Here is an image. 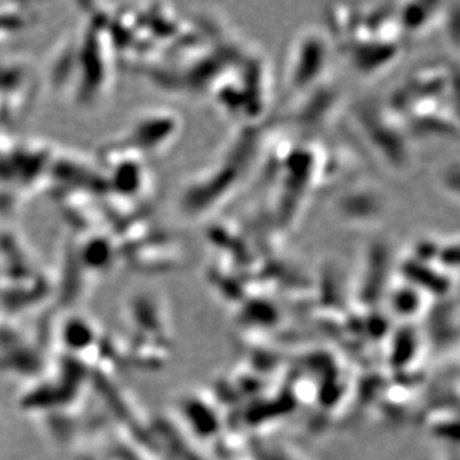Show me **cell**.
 I'll return each mask as SVG.
<instances>
[{"label":"cell","mask_w":460,"mask_h":460,"mask_svg":"<svg viewBox=\"0 0 460 460\" xmlns=\"http://www.w3.org/2000/svg\"><path fill=\"white\" fill-rule=\"evenodd\" d=\"M328 47L322 33L316 31H305L296 44L292 45L288 63V81L292 90L303 92L321 78L325 69Z\"/></svg>","instance_id":"obj_1"},{"label":"cell","mask_w":460,"mask_h":460,"mask_svg":"<svg viewBox=\"0 0 460 460\" xmlns=\"http://www.w3.org/2000/svg\"><path fill=\"white\" fill-rule=\"evenodd\" d=\"M178 130V118L173 113L148 115L137 121L133 128L135 139L139 142L137 145H146L153 151L164 149L176 137Z\"/></svg>","instance_id":"obj_2"}]
</instances>
